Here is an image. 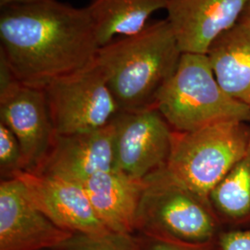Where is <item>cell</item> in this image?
I'll use <instances>...</instances> for the list:
<instances>
[{"label": "cell", "mask_w": 250, "mask_h": 250, "mask_svg": "<svg viewBox=\"0 0 250 250\" xmlns=\"http://www.w3.org/2000/svg\"><path fill=\"white\" fill-rule=\"evenodd\" d=\"M0 41L15 78L43 88L88 65L99 48L87 7L59 0L3 8Z\"/></svg>", "instance_id": "obj_1"}, {"label": "cell", "mask_w": 250, "mask_h": 250, "mask_svg": "<svg viewBox=\"0 0 250 250\" xmlns=\"http://www.w3.org/2000/svg\"><path fill=\"white\" fill-rule=\"evenodd\" d=\"M167 19L149 21L134 36L118 37L99 47L96 62L120 111L155 106L157 96L175 72L182 57Z\"/></svg>", "instance_id": "obj_2"}, {"label": "cell", "mask_w": 250, "mask_h": 250, "mask_svg": "<svg viewBox=\"0 0 250 250\" xmlns=\"http://www.w3.org/2000/svg\"><path fill=\"white\" fill-rule=\"evenodd\" d=\"M177 133L224 122L250 123V107L232 99L215 77L207 54L183 53L155 106Z\"/></svg>", "instance_id": "obj_3"}, {"label": "cell", "mask_w": 250, "mask_h": 250, "mask_svg": "<svg viewBox=\"0 0 250 250\" xmlns=\"http://www.w3.org/2000/svg\"><path fill=\"white\" fill-rule=\"evenodd\" d=\"M250 146V125L232 121L197 131L174 132L170 158L161 171L200 197L209 194Z\"/></svg>", "instance_id": "obj_4"}, {"label": "cell", "mask_w": 250, "mask_h": 250, "mask_svg": "<svg viewBox=\"0 0 250 250\" xmlns=\"http://www.w3.org/2000/svg\"><path fill=\"white\" fill-rule=\"evenodd\" d=\"M136 233L177 241H215L224 230L209 199L200 197L158 170L145 179Z\"/></svg>", "instance_id": "obj_5"}, {"label": "cell", "mask_w": 250, "mask_h": 250, "mask_svg": "<svg viewBox=\"0 0 250 250\" xmlns=\"http://www.w3.org/2000/svg\"><path fill=\"white\" fill-rule=\"evenodd\" d=\"M57 135L94 131L108 125L120 111L96 59L44 87Z\"/></svg>", "instance_id": "obj_6"}, {"label": "cell", "mask_w": 250, "mask_h": 250, "mask_svg": "<svg viewBox=\"0 0 250 250\" xmlns=\"http://www.w3.org/2000/svg\"><path fill=\"white\" fill-rule=\"evenodd\" d=\"M0 123L18 139L26 171L36 172L56 136L45 90L19 82L4 59L0 60Z\"/></svg>", "instance_id": "obj_7"}, {"label": "cell", "mask_w": 250, "mask_h": 250, "mask_svg": "<svg viewBox=\"0 0 250 250\" xmlns=\"http://www.w3.org/2000/svg\"><path fill=\"white\" fill-rule=\"evenodd\" d=\"M112 124L114 170L146 179L166 165L174 131L156 107L119 111Z\"/></svg>", "instance_id": "obj_8"}, {"label": "cell", "mask_w": 250, "mask_h": 250, "mask_svg": "<svg viewBox=\"0 0 250 250\" xmlns=\"http://www.w3.org/2000/svg\"><path fill=\"white\" fill-rule=\"evenodd\" d=\"M72 235L36 208L20 179L1 180L0 250H54Z\"/></svg>", "instance_id": "obj_9"}, {"label": "cell", "mask_w": 250, "mask_h": 250, "mask_svg": "<svg viewBox=\"0 0 250 250\" xmlns=\"http://www.w3.org/2000/svg\"><path fill=\"white\" fill-rule=\"evenodd\" d=\"M250 0H169L166 11L183 53L207 54L236 25Z\"/></svg>", "instance_id": "obj_10"}, {"label": "cell", "mask_w": 250, "mask_h": 250, "mask_svg": "<svg viewBox=\"0 0 250 250\" xmlns=\"http://www.w3.org/2000/svg\"><path fill=\"white\" fill-rule=\"evenodd\" d=\"M20 179L36 208L54 224L66 232H109L99 221L82 185L62 179L23 171Z\"/></svg>", "instance_id": "obj_11"}, {"label": "cell", "mask_w": 250, "mask_h": 250, "mask_svg": "<svg viewBox=\"0 0 250 250\" xmlns=\"http://www.w3.org/2000/svg\"><path fill=\"white\" fill-rule=\"evenodd\" d=\"M114 126L55 136L52 146L36 173L83 185L99 172L113 169Z\"/></svg>", "instance_id": "obj_12"}, {"label": "cell", "mask_w": 250, "mask_h": 250, "mask_svg": "<svg viewBox=\"0 0 250 250\" xmlns=\"http://www.w3.org/2000/svg\"><path fill=\"white\" fill-rule=\"evenodd\" d=\"M95 213L109 232L136 234L139 207L146 188L145 179L111 169L83 185Z\"/></svg>", "instance_id": "obj_13"}, {"label": "cell", "mask_w": 250, "mask_h": 250, "mask_svg": "<svg viewBox=\"0 0 250 250\" xmlns=\"http://www.w3.org/2000/svg\"><path fill=\"white\" fill-rule=\"evenodd\" d=\"M207 55L223 89L250 107V26L239 21L215 41Z\"/></svg>", "instance_id": "obj_14"}, {"label": "cell", "mask_w": 250, "mask_h": 250, "mask_svg": "<svg viewBox=\"0 0 250 250\" xmlns=\"http://www.w3.org/2000/svg\"><path fill=\"white\" fill-rule=\"evenodd\" d=\"M169 0H92L87 9L99 47L118 37L139 34L152 14L166 9Z\"/></svg>", "instance_id": "obj_15"}, {"label": "cell", "mask_w": 250, "mask_h": 250, "mask_svg": "<svg viewBox=\"0 0 250 250\" xmlns=\"http://www.w3.org/2000/svg\"><path fill=\"white\" fill-rule=\"evenodd\" d=\"M224 230L250 227V146L209 194Z\"/></svg>", "instance_id": "obj_16"}, {"label": "cell", "mask_w": 250, "mask_h": 250, "mask_svg": "<svg viewBox=\"0 0 250 250\" xmlns=\"http://www.w3.org/2000/svg\"><path fill=\"white\" fill-rule=\"evenodd\" d=\"M54 250H139L134 234L74 233Z\"/></svg>", "instance_id": "obj_17"}, {"label": "cell", "mask_w": 250, "mask_h": 250, "mask_svg": "<svg viewBox=\"0 0 250 250\" xmlns=\"http://www.w3.org/2000/svg\"><path fill=\"white\" fill-rule=\"evenodd\" d=\"M26 171L18 139L9 128L0 123V174L1 180L16 178Z\"/></svg>", "instance_id": "obj_18"}, {"label": "cell", "mask_w": 250, "mask_h": 250, "mask_svg": "<svg viewBox=\"0 0 250 250\" xmlns=\"http://www.w3.org/2000/svg\"><path fill=\"white\" fill-rule=\"evenodd\" d=\"M134 235L139 250H220L217 239L209 243L194 244L142 233H136Z\"/></svg>", "instance_id": "obj_19"}, {"label": "cell", "mask_w": 250, "mask_h": 250, "mask_svg": "<svg viewBox=\"0 0 250 250\" xmlns=\"http://www.w3.org/2000/svg\"><path fill=\"white\" fill-rule=\"evenodd\" d=\"M220 250H250V227L223 230L217 237Z\"/></svg>", "instance_id": "obj_20"}, {"label": "cell", "mask_w": 250, "mask_h": 250, "mask_svg": "<svg viewBox=\"0 0 250 250\" xmlns=\"http://www.w3.org/2000/svg\"><path fill=\"white\" fill-rule=\"evenodd\" d=\"M46 1L51 0H0L1 8H6L9 6H16V5H34L38 3H43Z\"/></svg>", "instance_id": "obj_21"}, {"label": "cell", "mask_w": 250, "mask_h": 250, "mask_svg": "<svg viewBox=\"0 0 250 250\" xmlns=\"http://www.w3.org/2000/svg\"><path fill=\"white\" fill-rule=\"evenodd\" d=\"M240 21L250 26V1L247 6V8L245 9L243 15H242L241 20Z\"/></svg>", "instance_id": "obj_22"}]
</instances>
